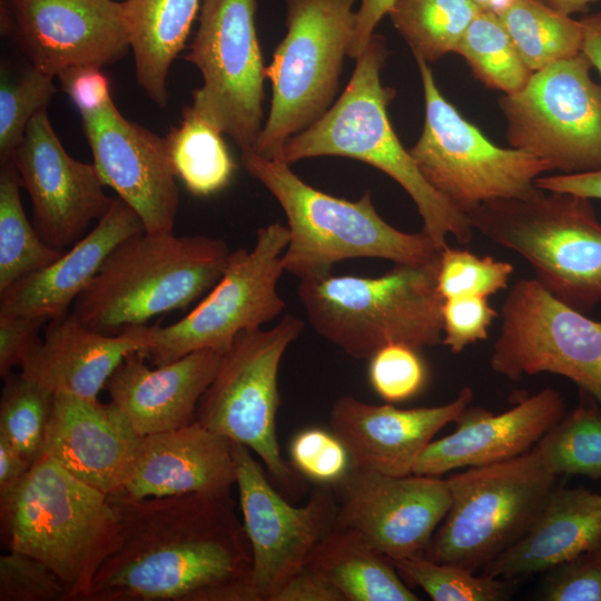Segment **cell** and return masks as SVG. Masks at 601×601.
<instances>
[{
    "instance_id": "3",
    "label": "cell",
    "mask_w": 601,
    "mask_h": 601,
    "mask_svg": "<svg viewBox=\"0 0 601 601\" xmlns=\"http://www.w3.org/2000/svg\"><path fill=\"white\" fill-rule=\"evenodd\" d=\"M2 541L47 564L69 601H88L93 579L120 544L110 496L42 454L10 492L0 495Z\"/></svg>"
},
{
    "instance_id": "34",
    "label": "cell",
    "mask_w": 601,
    "mask_h": 601,
    "mask_svg": "<svg viewBox=\"0 0 601 601\" xmlns=\"http://www.w3.org/2000/svg\"><path fill=\"white\" fill-rule=\"evenodd\" d=\"M21 180L12 161L0 170V293L20 278L57 260L63 250L51 247L37 233L20 198Z\"/></svg>"
},
{
    "instance_id": "27",
    "label": "cell",
    "mask_w": 601,
    "mask_h": 601,
    "mask_svg": "<svg viewBox=\"0 0 601 601\" xmlns=\"http://www.w3.org/2000/svg\"><path fill=\"white\" fill-rule=\"evenodd\" d=\"M144 230L137 213L119 197L115 198L96 226L57 260L0 293V314L48 322L68 314L108 255L121 242Z\"/></svg>"
},
{
    "instance_id": "49",
    "label": "cell",
    "mask_w": 601,
    "mask_h": 601,
    "mask_svg": "<svg viewBox=\"0 0 601 601\" xmlns=\"http://www.w3.org/2000/svg\"><path fill=\"white\" fill-rule=\"evenodd\" d=\"M538 188L545 191L573 194L589 199H601V169L539 177Z\"/></svg>"
},
{
    "instance_id": "46",
    "label": "cell",
    "mask_w": 601,
    "mask_h": 601,
    "mask_svg": "<svg viewBox=\"0 0 601 601\" xmlns=\"http://www.w3.org/2000/svg\"><path fill=\"white\" fill-rule=\"evenodd\" d=\"M48 321L40 317L0 314V374L6 377L21 366L39 341V331Z\"/></svg>"
},
{
    "instance_id": "7",
    "label": "cell",
    "mask_w": 601,
    "mask_h": 601,
    "mask_svg": "<svg viewBox=\"0 0 601 601\" xmlns=\"http://www.w3.org/2000/svg\"><path fill=\"white\" fill-rule=\"evenodd\" d=\"M465 215L472 229L523 257L562 303L585 314L601 302V223L591 199L540 189Z\"/></svg>"
},
{
    "instance_id": "8",
    "label": "cell",
    "mask_w": 601,
    "mask_h": 601,
    "mask_svg": "<svg viewBox=\"0 0 601 601\" xmlns=\"http://www.w3.org/2000/svg\"><path fill=\"white\" fill-rule=\"evenodd\" d=\"M355 2L286 0L287 32L266 67L270 109L252 151L282 159L286 141L332 107L354 36Z\"/></svg>"
},
{
    "instance_id": "52",
    "label": "cell",
    "mask_w": 601,
    "mask_h": 601,
    "mask_svg": "<svg viewBox=\"0 0 601 601\" xmlns=\"http://www.w3.org/2000/svg\"><path fill=\"white\" fill-rule=\"evenodd\" d=\"M580 21L583 28L582 52L601 77V12L587 14Z\"/></svg>"
},
{
    "instance_id": "21",
    "label": "cell",
    "mask_w": 601,
    "mask_h": 601,
    "mask_svg": "<svg viewBox=\"0 0 601 601\" xmlns=\"http://www.w3.org/2000/svg\"><path fill=\"white\" fill-rule=\"evenodd\" d=\"M472 401L473 391L467 386L453 401L431 407L397 408L344 395L334 402L329 423L348 452L351 467L404 476L413 473L433 437Z\"/></svg>"
},
{
    "instance_id": "20",
    "label": "cell",
    "mask_w": 601,
    "mask_h": 601,
    "mask_svg": "<svg viewBox=\"0 0 601 601\" xmlns=\"http://www.w3.org/2000/svg\"><path fill=\"white\" fill-rule=\"evenodd\" d=\"M11 9L31 67L52 78L71 67L100 68L130 48L124 2L11 0Z\"/></svg>"
},
{
    "instance_id": "40",
    "label": "cell",
    "mask_w": 601,
    "mask_h": 601,
    "mask_svg": "<svg viewBox=\"0 0 601 601\" xmlns=\"http://www.w3.org/2000/svg\"><path fill=\"white\" fill-rule=\"evenodd\" d=\"M512 264L477 256L446 245L440 252L437 288L444 299L459 296L489 297L508 287Z\"/></svg>"
},
{
    "instance_id": "55",
    "label": "cell",
    "mask_w": 601,
    "mask_h": 601,
    "mask_svg": "<svg viewBox=\"0 0 601 601\" xmlns=\"http://www.w3.org/2000/svg\"><path fill=\"white\" fill-rule=\"evenodd\" d=\"M591 553L593 554V556H595L599 561H601V542L600 544L591 551Z\"/></svg>"
},
{
    "instance_id": "50",
    "label": "cell",
    "mask_w": 601,
    "mask_h": 601,
    "mask_svg": "<svg viewBox=\"0 0 601 601\" xmlns=\"http://www.w3.org/2000/svg\"><path fill=\"white\" fill-rule=\"evenodd\" d=\"M395 0H359L356 24L348 57L357 59L374 35L375 27L387 14Z\"/></svg>"
},
{
    "instance_id": "37",
    "label": "cell",
    "mask_w": 601,
    "mask_h": 601,
    "mask_svg": "<svg viewBox=\"0 0 601 601\" xmlns=\"http://www.w3.org/2000/svg\"><path fill=\"white\" fill-rule=\"evenodd\" d=\"M3 378L0 437L33 463L43 452L53 395L21 373Z\"/></svg>"
},
{
    "instance_id": "44",
    "label": "cell",
    "mask_w": 601,
    "mask_h": 601,
    "mask_svg": "<svg viewBox=\"0 0 601 601\" xmlns=\"http://www.w3.org/2000/svg\"><path fill=\"white\" fill-rule=\"evenodd\" d=\"M497 316L484 296H459L444 299L442 308V343L454 354L489 335Z\"/></svg>"
},
{
    "instance_id": "15",
    "label": "cell",
    "mask_w": 601,
    "mask_h": 601,
    "mask_svg": "<svg viewBox=\"0 0 601 601\" xmlns=\"http://www.w3.org/2000/svg\"><path fill=\"white\" fill-rule=\"evenodd\" d=\"M490 366L512 381L564 376L601 403V323L555 298L535 278L518 280L501 308Z\"/></svg>"
},
{
    "instance_id": "14",
    "label": "cell",
    "mask_w": 601,
    "mask_h": 601,
    "mask_svg": "<svg viewBox=\"0 0 601 601\" xmlns=\"http://www.w3.org/2000/svg\"><path fill=\"white\" fill-rule=\"evenodd\" d=\"M257 0H203L199 26L185 59L201 72L191 108L252 150L263 129L266 67L257 38Z\"/></svg>"
},
{
    "instance_id": "53",
    "label": "cell",
    "mask_w": 601,
    "mask_h": 601,
    "mask_svg": "<svg viewBox=\"0 0 601 601\" xmlns=\"http://www.w3.org/2000/svg\"><path fill=\"white\" fill-rule=\"evenodd\" d=\"M594 1L598 0H544L551 8L566 16L587 12Z\"/></svg>"
},
{
    "instance_id": "19",
    "label": "cell",
    "mask_w": 601,
    "mask_h": 601,
    "mask_svg": "<svg viewBox=\"0 0 601 601\" xmlns=\"http://www.w3.org/2000/svg\"><path fill=\"white\" fill-rule=\"evenodd\" d=\"M81 118L104 184L137 213L145 231H174L179 189L165 138L126 119L112 98Z\"/></svg>"
},
{
    "instance_id": "12",
    "label": "cell",
    "mask_w": 601,
    "mask_h": 601,
    "mask_svg": "<svg viewBox=\"0 0 601 601\" xmlns=\"http://www.w3.org/2000/svg\"><path fill=\"white\" fill-rule=\"evenodd\" d=\"M288 237L276 223L258 228L252 250L231 252L221 278L186 316L167 326H136L141 353L156 366L200 349L224 353L242 332L275 319L285 308L277 283Z\"/></svg>"
},
{
    "instance_id": "13",
    "label": "cell",
    "mask_w": 601,
    "mask_h": 601,
    "mask_svg": "<svg viewBox=\"0 0 601 601\" xmlns=\"http://www.w3.org/2000/svg\"><path fill=\"white\" fill-rule=\"evenodd\" d=\"M580 53L534 71L525 86L503 95L512 148L529 152L563 174L601 169V86Z\"/></svg>"
},
{
    "instance_id": "24",
    "label": "cell",
    "mask_w": 601,
    "mask_h": 601,
    "mask_svg": "<svg viewBox=\"0 0 601 601\" xmlns=\"http://www.w3.org/2000/svg\"><path fill=\"white\" fill-rule=\"evenodd\" d=\"M234 484L231 442L194 421L141 436L119 493L134 499L226 494Z\"/></svg>"
},
{
    "instance_id": "29",
    "label": "cell",
    "mask_w": 601,
    "mask_h": 601,
    "mask_svg": "<svg viewBox=\"0 0 601 601\" xmlns=\"http://www.w3.org/2000/svg\"><path fill=\"white\" fill-rule=\"evenodd\" d=\"M124 6L137 80L164 108L169 68L185 47L200 0H127Z\"/></svg>"
},
{
    "instance_id": "22",
    "label": "cell",
    "mask_w": 601,
    "mask_h": 601,
    "mask_svg": "<svg viewBox=\"0 0 601 601\" xmlns=\"http://www.w3.org/2000/svg\"><path fill=\"white\" fill-rule=\"evenodd\" d=\"M140 440L111 402L55 394L42 454L112 495L121 492Z\"/></svg>"
},
{
    "instance_id": "32",
    "label": "cell",
    "mask_w": 601,
    "mask_h": 601,
    "mask_svg": "<svg viewBox=\"0 0 601 601\" xmlns=\"http://www.w3.org/2000/svg\"><path fill=\"white\" fill-rule=\"evenodd\" d=\"M499 17L532 72L582 51L581 21L544 0H513Z\"/></svg>"
},
{
    "instance_id": "42",
    "label": "cell",
    "mask_w": 601,
    "mask_h": 601,
    "mask_svg": "<svg viewBox=\"0 0 601 601\" xmlns=\"http://www.w3.org/2000/svg\"><path fill=\"white\" fill-rule=\"evenodd\" d=\"M290 464L316 484L334 485L351 469L348 452L337 435L319 427L299 431L289 444Z\"/></svg>"
},
{
    "instance_id": "35",
    "label": "cell",
    "mask_w": 601,
    "mask_h": 601,
    "mask_svg": "<svg viewBox=\"0 0 601 601\" xmlns=\"http://www.w3.org/2000/svg\"><path fill=\"white\" fill-rule=\"evenodd\" d=\"M473 76L504 95L521 90L533 73L518 52L499 14L480 11L456 50Z\"/></svg>"
},
{
    "instance_id": "1",
    "label": "cell",
    "mask_w": 601,
    "mask_h": 601,
    "mask_svg": "<svg viewBox=\"0 0 601 601\" xmlns=\"http://www.w3.org/2000/svg\"><path fill=\"white\" fill-rule=\"evenodd\" d=\"M109 496L120 544L88 601H254L250 545L230 493Z\"/></svg>"
},
{
    "instance_id": "51",
    "label": "cell",
    "mask_w": 601,
    "mask_h": 601,
    "mask_svg": "<svg viewBox=\"0 0 601 601\" xmlns=\"http://www.w3.org/2000/svg\"><path fill=\"white\" fill-rule=\"evenodd\" d=\"M32 462L6 439L0 437V495L14 489Z\"/></svg>"
},
{
    "instance_id": "17",
    "label": "cell",
    "mask_w": 601,
    "mask_h": 601,
    "mask_svg": "<svg viewBox=\"0 0 601 601\" xmlns=\"http://www.w3.org/2000/svg\"><path fill=\"white\" fill-rule=\"evenodd\" d=\"M333 489L335 525L358 532L392 561L424 555L451 503L446 480L414 473L351 467Z\"/></svg>"
},
{
    "instance_id": "5",
    "label": "cell",
    "mask_w": 601,
    "mask_h": 601,
    "mask_svg": "<svg viewBox=\"0 0 601 601\" xmlns=\"http://www.w3.org/2000/svg\"><path fill=\"white\" fill-rule=\"evenodd\" d=\"M231 252L220 238L137 233L121 242L78 296L72 313L105 334L185 308L221 278Z\"/></svg>"
},
{
    "instance_id": "26",
    "label": "cell",
    "mask_w": 601,
    "mask_h": 601,
    "mask_svg": "<svg viewBox=\"0 0 601 601\" xmlns=\"http://www.w3.org/2000/svg\"><path fill=\"white\" fill-rule=\"evenodd\" d=\"M136 351H142L136 326L105 334L71 312L48 322L43 337L20 366L21 374L52 395L96 400L124 358Z\"/></svg>"
},
{
    "instance_id": "38",
    "label": "cell",
    "mask_w": 601,
    "mask_h": 601,
    "mask_svg": "<svg viewBox=\"0 0 601 601\" xmlns=\"http://www.w3.org/2000/svg\"><path fill=\"white\" fill-rule=\"evenodd\" d=\"M405 581L434 601H500L508 598V580L476 574L454 564L414 555L392 561Z\"/></svg>"
},
{
    "instance_id": "36",
    "label": "cell",
    "mask_w": 601,
    "mask_h": 601,
    "mask_svg": "<svg viewBox=\"0 0 601 601\" xmlns=\"http://www.w3.org/2000/svg\"><path fill=\"white\" fill-rule=\"evenodd\" d=\"M534 449L558 477L583 475L601 480V410L582 402L565 413Z\"/></svg>"
},
{
    "instance_id": "33",
    "label": "cell",
    "mask_w": 601,
    "mask_h": 601,
    "mask_svg": "<svg viewBox=\"0 0 601 601\" xmlns=\"http://www.w3.org/2000/svg\"><path fill=\"white\" fill-rule=\"evenodd\" d=\"M480 11L472 0H395L387 14L414 57L433 62L456 52Z\"/></svg>"
},
{
    "instance_id": "39",
    "label": "cell",
    "mask_w": 601,
    "mask_h": 601,
    "mask_svg": "<svg viewBox=\"0 0 601 601\" xmlns=\"http://www.w3.org/2000/svg\"><path fill=\"white\" fill-rule=\"evenodd\" d=\"M57 88L52 77L31 67L22 76L0 82V160L11 161L23 140L26 129L42 109H47Z\"/></svg>"
},
{
    "instance_id": "47",
    "label": "cell",
    "mask_w": 601,
    "mask_h": 601,
    "mask_svg": "<svg viewBox=\"0 0 601 601\" xmlns=\"http://www.w3.org/2000/svg\"><path fill=\"white\" fill-rule=\"evenodd\" d=\"M63 90L77 106L80 115L101 108L111 99L108 80L95 66L71 67L59 73Z\"/></svg>"
},
{
    "instance_id": "25",
    "label": "cell",
    "mask_w": 601,
    "mask_h": 601,
    "mask_svg": "<svg viewBox=\"0 0 601 601\" xmlns=\"http://www.w3.org/2000/svg\"><path fill=\"white\" fill-rule=\"evenodd\" d=\"M221 355L200 349L151 370L141 352H131L105 388L139 435L176 430L195 421L199 400L214 380Z\"/></svg>"
},
{
    "instance_id": "18",
    "label": "cell",
    "mask_w": 601,
    "mask_h": 601,
    "mask_svg": "<svg viewBox=\"0 0 601 601\" xmlns=\"http://www.w3.org/2000/svg\"><path fill=\"white\" fill-rule=\"evenodd\" d=\"M11 161L31 199L38 233L53 248L63 250L81 239L114 203L95 165L65 150L47 109L30 120Z\"/></svg>"
},
{
    "instance_id": "10",
    "label": "cell",
    "mask_w": 601,
    "mask_h": 601,
    "mask_svg": "<svg viewBox=\"0 0 601 601\" xmlns=\"http://www.w3.org/2000/svg\"><path fill=\"white\" fill-rule=\"evenodd\" d=\"M415 60L425 120L420 139L408 151L425 180L464 214L485 201L536 194L535 180L552 170L550 165L490 141L442 96L427 62Z\"/></svg>"
},
{
    "instance_id": "16",
    "label": "cell",
    "mask_w": 601,
    "mask_h": 601,
    "mask_svg": "<svg viewBox=\"0 0 601 601\" xmlns=\"http://www.w3.org/2000/svg\"><path fill=\"white\" fill-rule=\"evenodd\" d=\"M231 444L239 508L252 551L253 600L272 601L334 528L337 500L333 485L317 484L304 505L293 506L272 486L253 452Z\"/></svg>"
},
{
    "instance_id": "30",
    "label": "cell",
    "mask_w": 601,
    "mask_h": 601,
    "mask_svg": "<svg viewBox=\"0 0 601 601\" xmlns=\"http://www.w3.org/2000/svg\"><path fill=\"white\" fill-rule=\"evenodd\" d=\"M321 572L346 601H417L392 560L358 532L334 525L314 546L306 564Z\"/></svg>"
},
{
    "instance_id": "48",
    "label": "cell",
    "mask_w": 601,
    "mask_h": 601,
    "mask_svg": "<svg viewBox=\"0 0 601 601\" xmlns=\"http://www.w3.org/2000/svg\"><path fill=\"white\" fill-rule=\"evenodd\" d=\"M272 601H346V599L321 572L305 565L276 592Z\"/></svg>"
},
{
    "instance_id": "11",
    "label": "cell",
    "mask_w": 601,
    "mask_h": 601,
    "mask_svg": "<svg viewBox=\"0 0 601 601\" xmlns=\"http://www.w3.org/2000/svg\"><path fill=\"white\" fill-rule=\"evenodd\" d=\"M304 322L286 314L274 327L242 332L221 355L216 375L199 400L195 421L255 453L280 485L300 483L280 453L276 434L278 371Z\"/></svg>"
},
{
    "instance_id": "2",
    "label": "cell",
    "mask_w": 601,
    "mask_h": 601,
    "mask_svg": "<svg viewBox=\"0 0 601 601\" xmlns=\"http://www.w3.org/2000/svg\"><path fill=\"white\" fill-rule=\"evenodd\" d=\"M388 56L386 40L374 33L357 57L341 97L313 125L290 137L283 149L287 164L341 156L366 162L393 178L411 196L423 220V231L439 249L449 236L459 244L472 239L466 215L436 191L422 176L396 136L387 116L395 90L384 87L381 70Z\"/></svg>"
},
{
    "instance_id": "23",
    "label": "cell",
    "mask_w": 601,
    "mask_h": 601,
    "mask_svg": "<svg viewBox=\"0 0 601 601\" xmlns=\"http://www.w3.org/2000/svg\"><path fill=\"white\" fill-rule=\"evenodd\" d=\"M564 414V398L551 387L523 397L499 414L466 407L454 422V432L424 449L413 473L442 476L462 467L516 457L531 450Z\"/></svg>"
},
{
    "instance_id": "45",
    "label": "cell",
    "mask_w": 601,
    "mask_h": 601,
    "mask_svg": "<svg viewBox=\"0 0 601 601\" xmlns=\"http://www.w3.org/2000/svg\"><path fill=\"white\" fill-rule=\"evenodd\" d=\"M540 599L545 601H601V561L591 552L548 570Z\"/></svg>"
},
{
    "instance_id": "28",
    "label": "cell",
    "mask_w": 601,
    "mask_h": 601,
    "mask_svg": "<svg viewBox=\"0 0 601 601\" xmlns=\"http://www.w3.org/2000/svg\"><path fill=\"white\" fill-rule=\"evenodd\" d=\"M601 542V493L555 486L529 530L485 564L484 575L511 580L548 571Z\"/></svg>"
},
{
    "instance_id": "41",
    "label": "cell",
    "mask_w": 601,
    "mask_h": 601,
    "mask_svg": "<svg viewBox=\"0 0 601 601\" xmlns=\"http://www.w3.org/2000/svg\"><path fill=\"white\" fill-rule=\"evenodd\" d=\"M63 581L42 561L9 550L0 556V601H69Z\"/></svg>"
},
{
    "instance_id": "6",
    "label": "cell",
    "mask_w": 601,
    "mask_h": 601,
    "mask_svg": "<svg viewBox=\"0 0 601 601\" xmlns=\"http://www.w3.org/2000/svg\"><path fill=\"white\" fill-rule=\"evenodd\" d=\"M439 263L394 264L378 277L331 272L299 279L297 295L313 329L353 358L391 344L420 351L443 338Z\"/></svg>"
},
{
    "instance_id": "9",
    "label": "cell",
    "mask_w": 601,
    "mask_h": 601,
    "mask_svg": "<svg viewBox=\"0 0 601 601\" xmlns=\"http://www.w3.org/2000/svg\"><path fill=\"white\" fill-rule=\"evenodd\" d=\"M446 480L451 503L425 556L477 572L531 526L556 486L534 446Z\"/></svg>"
},
{
    "instance_id": "43",
    "label": "cell",
    "mask_w": 601,
    "mask_h": 601,
    "mask_svg": "<svg viewBox=\"0 0 601 601\" xmlns=\"http://www.w3.org/2000/svg\"><path fill=\"white\" fill-rule=\"evenodd\" d=\"M426 376L425 364L417 351L406 345H387L370 358V383L388 403L415 396L424 387Z\"/></svg>"
},
{
    "instance_id": "4",
    "label": "cell",
    "mask_w": 601,
    "mask_h": 601,
    "mask_svg": "<svg viewBox=\"0 0 601 601\" xmlns=\"http://www.w3.org/2000/svg\"><path fill=\"white\" fill-rule=\"evenodd\" d=\"M240 160L285 211L289 237L282 264L299 279L331 273L336 263L349 258L425 265L440 257L441 249L423 230L405 233L387 224L371 191L351 201L307 185L282 159L246 150Z\"/></svg>"
},
{
    "instance_id": "54",
    "label": "cell",
    "mask_w": 601,
    "mask_h": 601,
    "mask_svg": "<svg viewBox=\"0 0 601 601\" xmlns=\"http://www.w3.org/2000/svg\"><path fill=\"white\" fill-rule=\"evenodd\" d=\"M481 11L500 14L513 0H472Z\"/></svg>"
},
{
    "instance_id": "31",
    "label": "cell",
    "mask_w": 601,
    "mask_h": 601,
    "mask_svg": "<svg viewBox=\"0 0 601 601\" xmlns=\"http://www.w3.org/2000/svg\"><path fill=\"white\" fill-rule=\"evenodd\" d=\"M181 116L179 126L171 128L165 138L175 176L193 195L216 194L229 185L236 169L223 132L191 106Z\"/></svg>"
}]
</instances>
